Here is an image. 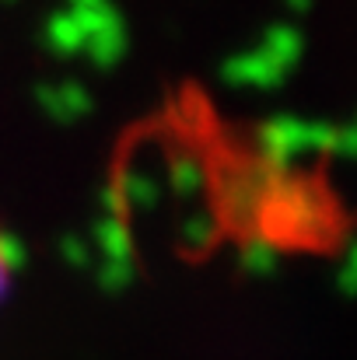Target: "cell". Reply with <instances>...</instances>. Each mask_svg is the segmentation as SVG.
I'll list each match as a JSON object with an SVG mask.
<instances>
[{
	"label": "cell",
	"mask_w": 357,
	"mask_h": 360,
	"mask_svg": "<svg viewBox=\"0 0 357 360\" xmlns=\"http://www.w3.org/2000/svg\"><path fill=\"white\" fill-rule=\"evenodd\" d=\"M11 280H14V266H11V245H7L4 231H0V297L7 294Z\"/></svg>",
	"instance_id": "1"
}]
</instances>
